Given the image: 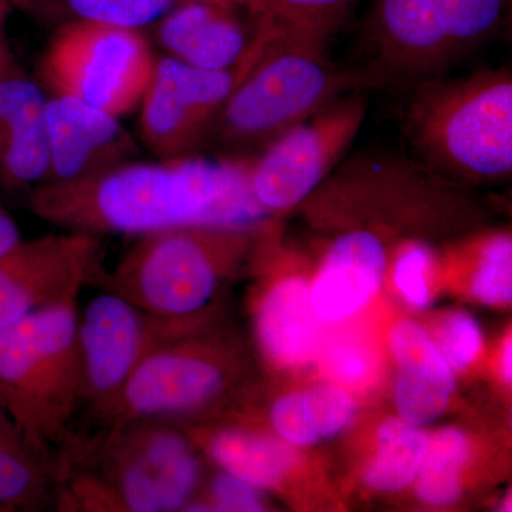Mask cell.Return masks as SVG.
I'll return each mask as SVG.
<instances>
[{
  "mask_svg": "<svg viewBox=\"0 0 512 512\" xmlns=\"http://www.w3.org/2000/svg\"><path fill=\"white\" fill-rule=\"evenodd\" d=\"M251 163L191 156L127 161L79 180L37 184L29 210L62 231L100 238L178 225L249 224L266 215L249 185Z\"/></svg>",
  "mask_w": 512,
  "mask_h": 512,
  "instance_id": "obj_1",
  "label": "cell"
},
{
  "mask_svg": "<svg viewBox=\"0 0 512 512\" xmlns=\"http://www.w3.org/2000/svg\"><path fill=\"white\" fill-rule=\"evenodd\" d=\"M180 424L119 420L77 427L56 456L55 511H184L201 483Z\"/></svg>",
  "mask_w": 512,
  "mask_h": 512,
  "instance_id": "obj_2",
  "label": "cell"
},
{
  "mask_svg": "<svg viewBox=\"0 0 512 512\" xmlns=\"http://www.w3.org/2000/svg\"><path fill=\"white\" fill-rule=\"evenodd\" d=\"M403 131L409 156L451 181H500L512 173V73H450L409 89Z\"/></svg>",
  "mask_w": 512,
  "mask_h": 512,
  "instance_id": "obj_3",
  "label": "cell"
},
{
  "mask_svg": "<svg viewBox=\"0 0 512 512\" xmlns=\"http://www.w3.org/2000/svg\"><path fill=\"white\" fill-rule=\"evenodd\" d=\"M386 89L369 67H340L322 47L295 39L275 23L255 62L215 120L232 148L266 147L346 94Z\"/></svg>",
  "mask_w": 512,
  "mask_h": 512,
  "instance_id": "obj_4",
  "label": "cell"
},
{
  "mask_svg": "<svg viewBox=\"0 0 512 512\" xmlns=\"http://www.w3.org/2000/svg\"><path fill=\"white\" fill-rule=\"evenodd\" d=\"M77 323V301H67L0 330V394L29 443L55 467L83 409Z\"/></svg>",
  "mask_w": 512,
  "mask_h": 512,
  "instance_id": "obj_5",
  "label": "cell"
},
{
  "mask_svg": "<svg viewBox=\"0 0 512 512\" xmlns=\"http://www.w3.org/2000/svg\"><path fill=\"white\" fill-rule=\"evenodd\" d=\"M261 225H178L137 235L113 271L101 269L92 286L161 318L195 315L210 303Z\"/></svg>",
  "mask_w": 512,
  "mask_h": 512,
  "instance_id": "obj_6",
  "label": "cell"
},
{
  "mask_svg": "<svg viewBox=\"0 0 512 512\" xmlns=\"http://www.w3.org/2000/svg\"><path fill=\"white\" fill-rule=\"evenodd\" d=\"M511 0H373L363 23L369 62L387 87L450 73L498 36Z\"/></svg>",
  "mask_w": 512,
  "mask_h": 512,
  "instance_id": "obj_7",
  "label": "cell"
},
{
  "mask_svg": "<svg viewBox=\"0 0 512 512\" xmlns=\"http://www.w3.org/2000/svg\"><path fill=\"white\" fill-rule=\"evenodd\" d=\"M156 63L138 30L76 20L50 40L40 77L55 93L120 117L140 104Z\"/></svg>",
  "mask_w": 512,
  "mask_h": 512,
  "instance_id": "obj_8",
  "label": "cell"
},
{
  "mask_svg": "<svg viewBox=\"0 0 512 512\" xmlns=\"http://www.w3.org/2000/svg\"><path fill=\"white\" fill-rule=\"evenodd\" d=\"M200 313L147 353L109 412L92 426L119 420H160L183 426L220 402L234 366L227 352L194 339V322Z\"/></svg>",
  "mask_w": 512,
  "mask_h": 512,
  "instance_id": "obj_9",
  "label": "cell"
},
{
  "mask_svg": "<svg viewBox=\"0 0 512 512\" xmlns=\"http://www.w3.org/2000/svg\"><path fill=\"white\" fill-rule=\"evenodd\" d=\"M367 111V92L346 94L252 158L249 185L265 214L288 211L305 202L348 156Z\"/></svg>",
  "mask_w": 512,
  "mask_h": 512,
  "instance_id": "obj_10",
  "label": "cell"
},
{
  "mask_svg": "<svg viewBox=\"0 0 512 512\" xmlns=\"http://www.w3.org/2000/svg\"><path fill=\"white\" fill-rule=\"evenodd\" d=\"M275 23L274 19H259L251 46L231 69H198L171 56L157 62L141 99L144 143L161 158L187 156L197 147L255 62Z\"/></svg>",
  "mask_w": 512,
  "mask_h": 512,
  "instance_id": "obj_11",
  "label": "cell"
},
{
  "mask_svg": "<svg viewBox=\"0 0 512 512\" xmlns=\"http://www.w3.org/2000/svg\"><path fill=\"white\" fill-rule=\"evenodd\" d=\"M197 315V313H195ZM161 318L110 291L79 312L82 413L96 423L109 412L127 380L154 346L192 318Z\"/></svg>",
  "mask_w": 512,
  "mask_h": 512,
  "instance_id": "obj_12",
  "label": "cell"
},
{
  "mask_svg": "<svg viewBox=\"0 0 512 512\" xmlns=\"http://www.w3.org/2000/svg\"><path fill=\"white\" fill-rule=\"evenodd\" d=\"M103 268L100 237L62 231L20 239L0 255V330L46 306L77 301Z\"/></svg>",
  "mask_w": 512,
  "mask_h": 512,
  "instance_id": "obj_13",
  "label": "cell"
},
{
  "mask_svg": "<svg viewBox=\"0 0 512 512\" xmlns=\"http://www.w3.org/2000/svg\"><path fill=\"white\" fill-rule=\"evenodd\" d=\"M49 174L43 183H66L131 161L138 147L119 117L67 94L46 101Z\"/></svg>",
  "mask_w": 512,
  "mask_h": 512,
  "instance_id": "obj_14",
  "label": "cell"
},
{
  "mask_svg": "<svg viewBox=\"0 0 512 512\" xmlns=\"http://www.w3.org/2000/svg\"><path fill=\"white\" fill-rule=\"evenodd\" d=\"M47 97L0 37V183L40 184L49 174Z\"/></svg>",
  "mask_w": 512,
  "mask_h": 512,
  "instance_id": "obj_15",
  "label": "cell"
},
{
  "mask_svg": "<svg viewBox=\"0 0 512 512\" xmlns=\"http://www.w3.org/2000/svg\"><path fill=\"white\" fill-rule=\"evenodd\" d=\"M386 266L387 251L379 235L366 229L339 235L311 289L319 318L335 322L360 311L379 291Z\"/></svg>",
  "mask_w": 512,
  "mask_h": 512,
  "instance_id": "obj_16",
  "label": "cell"
},
{
  "mask_svg": "<svg viewBox=\"0 0 512 512\" xmlns=\"http://www.w3.org/2000/svg\"><path fill=\"white\" fill-rule=\"evenodd\" d=\"M238 12L212 3H178L160 19L157 37L180 62L205 70L231 69L254 39H248Z\"/></svg>",
  "mask_w": 512,
  "mask_h": 512,
  "instance_id": "obj_17",
  "label": "cell"
},
{
  "mask_svg": "<svg viewBox=\"0 0 512 512\" xmlns=\"http://www.w3.org/2000/svg\"><path fill=\"white\" fill-rule=\"evenodd\" d=\"M390 345L399 365L394 400L400 416L414 426L439 419L456 389V379L436 343L420 325L406 320L394 328Z\"/></svg>",
  "mask_w": 512,
  "mask_h": 512,
  "instance_id": "obj_18",
  "label": "cell"
},
{
  "mask_svg": "<svg viewBox=\"0 0 512 512\" xmlns=\"http://www.w3.org/2000/svg\"><path fill=\"white\" fill-rule=\"evenodd\" d=\"M319 316L302 279L279 282L256 312V338L271 362L281 367L311 363L320 349Z\"/></svg>",
  "mask_w": 512,
  "mask_h": 512,
  "instance_id": "obj_19",
  "label": "cell"
},
{
  "mask_svg": "<svg viewBox=\"0 0 512 512\" xmlns=\"http://www.w3.org/2000/svg\"><path fill=\"white\" fill-rule=\"evenodd\" d=\"M56 467L26 439L0 394V512L55 511Z\"/></svg>",
  "mask_w": 512,
  "mask_h": 512,
  "instance_id": "obj_20",
  "label": "cell"
},
{
  "mask_svg": "<svg viewBox=\"0 0 512 512\" xmlns=\"http://www.w3.org/2000/svg\"><path fill=\"white\" fill-rule=\"evenodd\" d=\"M204 448L221 470L256 488H272L281 483L296 457L284 441L242 427H225L205 434Z\"/></svg>",
  "mask_w": 512,
  "mask_h": 512,
  "instance_id": "obj_21",
  "label": "cell"
},
{
  "mask_svg": "<svg viewBox=\"0 0 512 512\" xmlns=\"http://www.w3.org/2000/svg\"><path fill=\"white\" fill-rule=\"evenodd\" d=\"M356 414L350 394L338 386H322L289 394L274 404L272 424L279 436L296 446H309L335 437Z\"/></svg>",
  "mask_w": 512,
  "mask_h": 512,
  "instance_id": "obj_22",
  "label": "cell"
},
{
  "mask_svg": "<svg viewBox=\"0 0 512 512\" xmlns=\"http://www.w3.org/2000/svg\"><path fill=\"white\" fill-rule=\"evenodd\" d=\"M429 437L414 424L389 420L380 427L377 453L365 473L366 484L379 491H399L416 480Z\"/></svg>",
  "mask_w": 512,
  "mask_h": 512,
  "instance_id": "obj_23",
  "label": "cell"
},
{
  "mask_svg": "<svg viewBox=\"0 0 512 512\" xmlns=\"http://www.w3.org/2000/svg\"><path fill=\"white\" fill-rule=\"evenodd\" d=\"M470 456L467 437L457 429L437 431L427 441L417 474V493L424 503L447 505L460 495L461 470Z\"/></svg>",
  "mask_w": 512,
  "mask_h": 512,
  "instance_id": "obj_24",
  "label": "cell"
},
{
  "mask_svg": "<svg viewBox=\"0 0 512 512\" xmlns=\"http://www.w3.org/2000/svg\"><path fill=\"white\" fill-rule=\"evenodd\" d=\"M276 22L289 36L325 47L359 0H275Z\"/></svg>",
  "mask_w": 512,
  "mask_h": 512,
  "instance_id": "obj_25",
  "label": "cell"
},
{
  "mask_svg": "<svg viewBox=\"0 0 512 512\" xmlns=\"http://www.w3.org/2000/svg\"><path fill=\"white\" fill-rule=\"evenodd\" d=\"M471 291L487 305H507L512 299V241L508 234L485 239L478 249Z\"/></svg>",
  "mask_w": 512,
  "mask_h": 512,
  "instance_id": "obj_26",
  "label": "cell"
},
{
  "mask_svg": "<svg viewBox=\"0 0 512 512\" xmlns=\"http://www.w3.org/2000/svg\"><path fill=\"white\" fill-rule=\"evenodd\" d=\"M325 369L336 382L359 387L369 386L379 372L375 346L359 333L335 335L325 349Z\"/></svg>",
  "mask_w": 512,
  "mask_h": 512,
  "instance_id": "obj_27",
  "label": "cell"
},
{
  "mask_svg": "<svg viewBox=\"0 0 512 512\" xmlns=\"http://www.w3.org/2000/svg\"><path fill=\"white\" fill-rule=\"evenodd\" d=\"M177 3L178 0H67L79 20L134 30L157 22Z\"/></svg>",
  "mask_w": 512,
  "mask_h": 512,
  "instance_id": "obj_28",
  "label": "cell"
},
{
  "mask_svg": "<svg viewBox=\"0 0 512 512\" xmlns=\"http://www.w3.org/2000/svg\"><path fill=\"white\" fill-rule=\"evenodd\" d=\"M437 349L451 369H467L483 349L480 325L466 315L453 313L441 322L437 330Z\"/></svg>",
  "mask_w": 512,
  "mask_h": 512,
  "instance_id": "obj_29",
  "label": "cell"
},
{
  "mask_svg": "<svg viewBox=\"0 0 512 512\" xmlns=\"http://www.w3.org/2000/svg\"><path fill=\"white\" fill-rule=\"evenodd\" d=\"M429 247L421 241L410 242L403 249L396 262L394 282L410 305L417 309L426 308L430 303V289L427 274L431 265Z\"/></svg>",
  "mask_w": 512,
  "mask_h": 512,
  "instance_id": "obj_30",
  "label": "cell"
},
{
  "mask_svg": "<svg viewBox=\"0 0 512 512\" xmlns=\"http://www.w3.org/2000/svg\"><path fill=\"white\" fill-rule=\"evenodd\" d=\"M258 488L222 470L210 485V500L188 504L184 511H264Z\"/></svg>",
  "mask_w": 512,
  "mask_h": 512,
  "instance_id": "obj_31",
  "label": "cell"
},
{
  "mask_svg": "<svg viewBox=\"0 0 512 512\" xmlns=\"http://www.w3.org/2000/svg\"><path fill=\"white\" fill-rule=\"evenodd\" d=\"M184 2L212 3V5L224 6L228 9L245 10L258 18L278 20L275 0H178V3Z\"/></svg>",
  "mask_w": 512,
  "mask_h": 512,
  "instance_id": "obj_32",
  "label": "cell"
},
{
  "mask_svg": "<svg viewBox=\"0 0 512 512\" xmlns=\"http://www.w3.org/2000/svg\"><path fill=\"white\" fill-rule=\"evenodd\" d=\"M22 239L18 224L12 217L0 208V255L5 254L10 248L15 247Z\"/></svg>",
  "mask_w": 512,
  "mask_h": 512,
  "instance_id": "obj_33",
  "label": "cell"
},
{
  "mask_svg": "<svg viewBox=\"0 0 512 512\" xmlns=\"http://www.w3.org/2000/svg\"><path fill=\"white\" fill-rule=\"evenodd\" d=\"M511 338H508L507 342H505L503 349V357H501V372H503V377L505 382L511 383L512 372H511Z\"/></svg>",
  "mask_w": 512,
  "mask_h": 512,
  "instance_id": "obj_34",
  "label": "cell"
},
{
  "mask_svg": "<svg viewBox=\"0 0 512 512\" xmlns=\"http://www.w3.org/2000/svg\"><path fill=\"white\" fill-rule=\"evenodd\" d=\"M10 0H0V37L5 36L6 20L10 12Z\"/></svg>",
  "mask_w": 512,
  "mask_h": 512,
  "instance_id": "obj_35",
  "label": "cell"
}]
</instances>
